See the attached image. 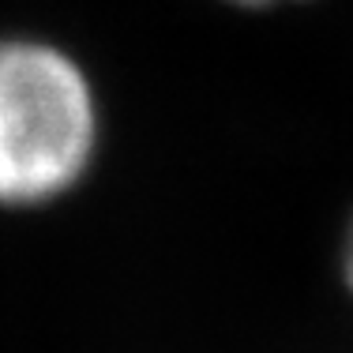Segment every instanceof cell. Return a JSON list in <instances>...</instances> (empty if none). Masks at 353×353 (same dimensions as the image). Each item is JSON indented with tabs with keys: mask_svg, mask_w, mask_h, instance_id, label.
Here are the masks:
<instances>
[{
	"mask_svg": "<svg viewBox=\"0 0 353 353\" xmlns=\"http://www.w3.org/2000/svg\"><path fill=\"white\" fill-rule=\"evenodd\" d=\"M98 109L83 68L41 41H0V203L34 207L87 170Z\"/></svg>",
	"mask_w": 353,
	"mask_h": 353,
	"instance_id": "6da1fadb",
	"label": "cell"
},
{
	"mask_svg": "<svg viewBox=\"0 0 353 353\" xmlns=\"http://www.w3.org/2000/svg\"><path fill=\"white\" fill-rule=\"evenodd\" d=\"M342 267H346V282L353 290V225H350V237H346V259H342Z\"/></svg>",
	"mask_w": 353,
	"mask_h": 353,
	"instance_id": "7a4b0ae2",
	"label": "cell"
},
{
	"mask_svg": "<svg viewBox=\"0 0 353 353\" xmlns=\"http://www.w3.org/2000/svg\"><path fill=\"white\" fill-rule=\"evenodd\" d=\"M233 4H245V8H267V4H279V0H233Z\"/></svg>",
	"mask_w": 353,
	"mask_h": 353,
	"instance_id": "3957f363",
	"label": "cell"
}]
</instances>
